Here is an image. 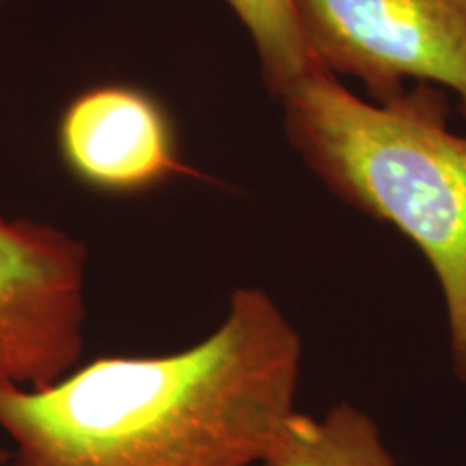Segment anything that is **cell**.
Returning a JSON list of instances; mask_svg holds the SVG:
<instances>
[{
	"instance_id": "obj_1",
	"label": "cell",
	"mask_w": 466,
	"mask_h": 466,
	"mask_svg": "<svg viewBox=\"0 0 466 466\" xmlns=\"http://www.w3.org/2000/svg\"><path fill=\"white\" fill-rule=\"evenodd\" d=\"M302 341L259 288L158 357H100L46 389L0 384L9 466H253L296 410Z\"/></svg>"
},
{
	"instance_id": "obj_2",
	"label": "cell",
	"mask_w": 466,
	"mask_h": 466,
	"mask_svg": "<svg viewBox=\"0 0 466 466\" xmlns=\"http://www.w3.org/2000/svg\"><path fill=\"white\" fill-rule=\"evenodd\" d=\"M283 102L309 168L348 206L400 229L432 266L451 371L466 387V138L447 130L445 96L419 83L370 104L318 63Z\"/></svg>"
},
{
	"instance_id": "obj_3",
	"label": "cell",
	"mask_w": 466,
	"mask_h": 466,
	"mask_svg": "<svg viewBox=\"0 0 466 466\" xmlns=\"http://www.w3.org/2000/svg\"><path fill=\"white\" fill-rule=\"evenodd\" d=\"M311 55L330 74L357 76L378 104L404 80L458 93L466 116V0H294Z\"/></svg>"
},
{
	"instance_id": "obj_4",
	"label": "cell",
	"mask_w": 466,
	"mask_h": 466,
	"mask_svg": "<svg viewBox=\"0 0 466 466\" xmlns=\"http://www.w3.org/2000/svg\"><path fill=\"white\" fill-rule=\"evenodd\" d=\"M86 247L0 217V384L46 389L83 357Z\"/></svg>"
},
{
	"instance_id": "obj_5",
	"label": "cell",
	"mask_w": 466,
	"mask_h": 466,
	"mask_svg": "<svg viewBox=\"0 0 466 466\" xmlns=\"http://www.w3.org/2000/svg\"><path fill=\"white\" fill-rule=\"evenodd\" d=\"M56 143L67 171L104 195H138L197 175L179 158L165 106L132 85H97L76 96L58 119Z\"/></svg>"
},
{
	"instance_id": "obj_6",
	"label": "cell",
	"mask_w": 466,
	"mask_h": 466,
	"mask_svg": "<svg viewBox=\"0 0 466 466\" xmlns=\"http://www.w3.org/2000/svg\"><path fill=\"white\" fill-rule=\"evenodd\" d=\"M261 466H395V458L374 419L339 401L322 417L291 412Z\"/></svg>"
},
{
	"instance_id": "obj_7",
	"label": "cell",
	"mask_w": 466,
	"mask_h": 466,
	"mask_svg": "<svg viewBox=\"0 0 466 466\" xmlns=\"http://www.w3.org/2000/svg\"><path fill=\"white\" fill-rule=\"evenodd\" d=\"M253 37L261 61V74L275 96L283 97L291 86L318 66L302 35L294 0H225Z\"/></svg>"
},
{
	"instance_id": "obj_8",
	"label": "cell",
	"mask_w": 466,
	"mask_h": 466,
	"mask_svg": "<svg viewBox=\"0 0 466 466\" xmlns=\"http://www.w3.org/2000/svg\"><path fill=\"white\" fill-rule=\"evenodd\" d=\"M11 462V451L0 450V466H9Z\"/></svg>"
}]
</instances>
